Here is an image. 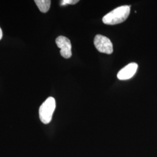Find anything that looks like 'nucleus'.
<instances>
[{
	"instance_id": "nucleus-3",
	"label": "nucleus",
	"mask_w": 157,
	"mask_h": 157,
	"mask_svg": "<svg viewBox=\"0 0 157 157\" xmlns=\"http://www.w3.org/2000/svg\"><path fill=\"white\" fill-rule=\"evenodd\" d=\"M94 44L95 48L99 52L107 54L113 52V45L111 40L108 37L100 34L95 36Z\"/></svg>"
},
{
	"instance_id": "nucleus-5",
	"label": "nucleus",
	"mask_w": 157,
	"mask_h": 157,
	"mask_svg": "<svg viewBox=\"0 0 157 157\" xmlns=\"http://www.w3.org/2000/svg\"><path fill=\"white\" fill-rule=\"evenodd\" d=\"M138 67V65L135 63H130L122 68L117 75V77L119 80H124L132 78L136 72Z\"/></svg>"
},
{
	"instance_id": "nucleus-1",
	"label": "nucleus",
	"mask_w": 157,
	"mask_h": 157,
	"mask_svg": "<svg viewBox=\"0 0 157 157\" xmlns=\"http://www.w3.org/2000/svg\"><path fill=\"white\" fill-rule=\"evenodd\" d=\"M130 11V6H119L103 17L102 22L109 25H113L124 22L129 17Z\"/></svg>"
},
{
	"instance_id": "nucleus-8",
	"label": "nucleus",
	"mask_w": 157,
	"mask_h": 157,
	"mask_svg": "<svg viewBox=\"0 0 157 157\" xmlns=\"http://www.w3.org/2000/svg\"><path fill=\"white\" fill-rule=\"evenodd\" d=\"M2 31L1 29L0 28V40L2 39Z\"/></svg>"
},
{
	"instance_id": "nucleus-4",
	"label": "nucleus",
	"mask_w": 157,
	"mask_h": 157,
	"mask_svg": "<svg viewBox=\"0 0 157 157\" xmlns=\"http://www.w3.org/2000/svg\"><path fill=\"white\" fill-rule=\"evenodd\" d=\"M56 45L61 49L60 54L65 58H69L72 56V45L71 41L65 36H59L56 38Z\"/></svg>"
},
{
	"instance_id": "nucleus-6",
	"label": "nucleus",
	"mask_w": 157,
	"mask_h": 157,
	"mask_svg": "<svg viewBox=\"0 0 157 157\" xmlns=\"http://www.w3.org/2000/svg\"><path fill=\"white\" fill-rule=\"evenodd\" d=\"M34 2L41 12L46 13L50 10L51 2L50 0H35Z\"/></svg>"
},
{
	"instance_id": "nucleus-2",
	"label": "nucleus",
	"mask_w": 157,
	"mask_h": 157,
	"mask_svg": "<svg viewBox=\"0 0 157 157\" xmlns=\"http://www.w3.org/2000/svg\"><path fill=\"white\" fill-rule=\"evenodd\" d=\"M56 108L55 99L50 97L40 107L39 117L40 121L44 124H49L52 120V115Z\"/></svg>"
},
{
	"instance_id": "nucleus-7",
	"label": "nucleus",
	"mask_w": 157,
	"mask_h": 157,
	"mask_svg": "<svg viewBox=\"0 0 157 157\" xmlns=\"http://www.w3.org/2000/svg\"><path fill=\"white\" fill-rule=\"evenodd\" d=\"M78 0H62L61 1V6H65L67 5H74L78 2Z\"/></svg>"
}]
</instances>
